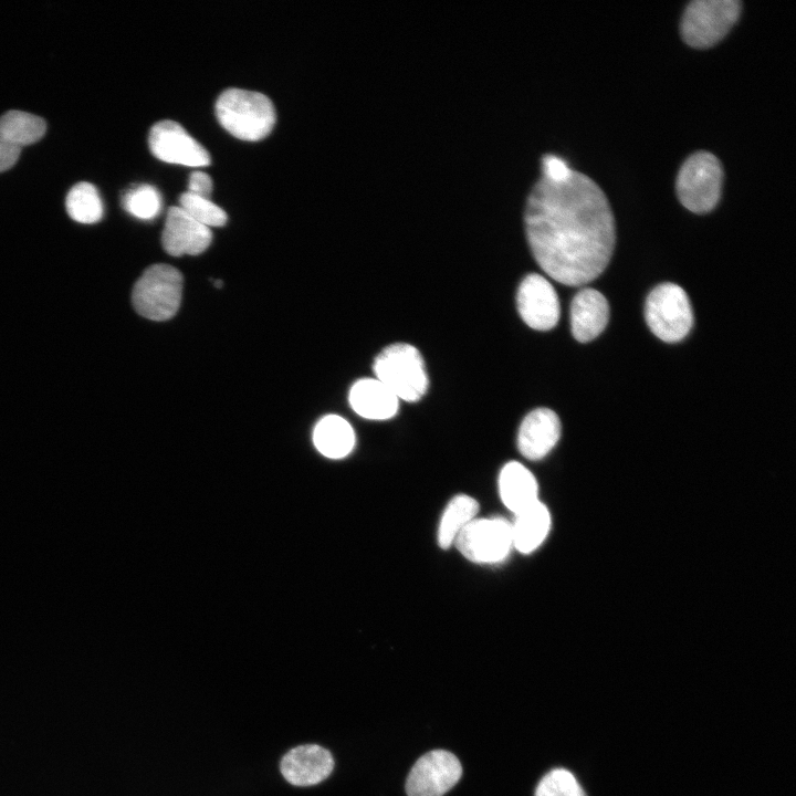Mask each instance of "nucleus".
<instances>
[{"label": "nucleus", "instance_id": "nucleus-11", "mask_svg": "<svg viewBox=\"0 0 796 796\" xmlns=\"http://www.w3.org/2000/svg\"><path fill=\"white\" fill-rule=\"evenodd\" d=\"M520 316L531 328L552 329L559 320V301L551 282L541 274H527L517 289Z\"/></svg>", "mask_w": 796, "mask_h": 796}, {"label": "nucleus", "instance_id": "nucleus-9", "mask_svg": "<svg viewBox=\"0 0 796 796\" xmlns=\"http://www.w3.org/2000/svg\"><path fill=\"white\" fill-rule=\"evenodd\" d=\"M458 757L444 750L422 755L412 766L406 781L408 796H443L461 778Z\"/></svg>", "mask_w": 796, "mask_h": 796}, {"label": "nucleus", "instance_id": "nucleus-14", "mask_svg": "<svg viewBox=\"0 0 796 796\" xmlns=\"http://www.w3.org/2000/svg\"><path fill=\"white\" fill-rule=\"evenodd\" d=\"M562 426L558 416L548 408H537L523 419L517 433L520 453L530 460L547 455L559 440Z\"/></svg>", "mask_w": 796, "mask_h": 796}, {"label": "nucleus", "instance_id": "nucleus-20", "mask_svg": "<svg viewBox=\"0 0 796 796\" xmlns=\"http://www.w3.org/2000/svg\"><path fill=\"white\" fill-rule=\"evenodd\" d=\"M479 503L475 499L458 494L447 504L438 527V544L447 549L459 533L476 517Z\"/></svg>", "mask_w": 796, "mask_h": 796}, {"label": "nucleus", "instance_id": "nucleus-5", "mask_svg": "<svg viewBox=\"0 0 796 796\" xmlns=\"http://www.w3.org/2000/svg\"><path fill=\"white\" fill-rule=\"evenodd\" d=\"M723 170L711 153L698 151L681 166L675 181L680 202L694 213H706L715 208L721 197Z\"/></svg>", "mask_w": 796, "mask_h": 796}, {"label": "nucleus", "instance_id": "nucleus-19", "mask_svg": "<svg viewBox=\"0 0 796 796\" xmlns=\"http://www.w3.org/2000/svg\"><path fill=\"white\" fill-rule=\"evenodd\" d=\"M313 441L323 455L341 459L352 452L355 446V432L344 418L328 415L315 426Z\"/></svg>", "mask_w": 796, "mask_h": 796}, {"label": "nucleus", "instance_id": "nucleus-3", "mask_svg": "<svg viewBox=\"0 0 796 796\" xmlns=\"http://www.w3.org/2000/svg\"><path fill=\"white\" fill-rule=\"evenodd\" d=\"M376 378L399 400L416 402L427 392L429 380L420 352L412 345L395 343L374 360Z\"/></svg>", "mask_w": 796, "mask_h": 796}, {"label": "nucleus", "instance_id": "nucleus-1", "mask_svg": "<svg viewBox=\"0 0 796 796\" xmlns=\"http://www.w3.org/2000/svg\"><path fill=\"white\" fill-rule=\"evenodd\" d=\"M524 226L537 264L569 286L599 276L615 248V219L603 190L552 154L542 158V176L526 199Z\"/></svg>", "mask_w": 796, "mask_h": 796}, {"label": "nucleus", "instance_id": "nucleus-22", "mask_svg": "<svg viewBox=\"0 0 796 796\" xmlns=\"http://www.w3.org/2000/svg\"><path fill=\"white\" fill-rule=\"evenodd\" d=\"M65 208L80 223H94L102 219L104 207L97 189L90 182L75 184L67 192Z\"/></svg>", "mask_w": 796, "mask_h": 796}, {"label": "nucleus", "instance_id": "nucleus-4", "mask_svg": "<svg viewBox=\"0 0 796 796\" xmlns=\"http://www.w3.org/2000/svg\"><path fill=\"white\" fill-rule=\"evenodd\" d=\"M182 275L165 263L147 268L136 281L132 302L136 312L153 321H166L178 311L182 295Z\"/></svg>", "mask_w": 796, "mask_h": 796}, {"label": "nucleus", "instance_id": "nucleus-21", "mask_svg": "<svg viewBox=\"0 0 796 796\" xmlns=\"http://www.w3.org/2000/svg\"><path fill=\"white\" fill-rule=\"evenodd\" d=\"M45 129L44 119L28 112L12 109L0 117V135L21 148L40 140Z\"/></svg>", "mask_w": 796, "mask_h": 796}, {"label": "nucleus", "instance_id": "nucleus-17", "mask_svg": "<svg viewBox=\"0 0 796 796\" xmlns=\"http://www.w3.org/2000/svg\"><path fill=\"white\" fill-rule=\"evenodd\" d=\"M499 490L503 504L514 514L538 500V485L533 473L516 461L502 468Z\"/></svg>", "mask_w": 796, "mask_h": 796}, {"label": "nucleus", "instance_id": "nucleus-28", "mask_svg": "<svg viewBox=\"0 0 796 796\" xmlns=\"http://www.w3.org/2000/svg\"><path fill=\"white\" fill-rule=\"evenodd\" d=\"M212 283H213V285H216L217 287H221V286H222V281H220V280L212 281Z\"/></svg>", "mask_w": 796, "mask_h": 796}, {"label": "nucleus", "instance_id": "nucleus-10", "mask_svg": "<svg viewBox=\"0 0 796 796\" xmlns=\"http://www.w3.org/2000/svg\"><path fill=\"white\" fill-rule=\"evenodd\" d=\"M148 144L153 155L166 163L190 167L210 164V156L177 122L160 121L149 132Z\"/></svg>", "mask_w": 796, "mask_h": 796}, {"label": "nucleus", "instance_id": "nucleus-15", "mask_svg": "<svg viewBox=\"0 0 796 796\" xmlns=\"http://www.w3.org/2000/svg\"><path fill=\"white\" fill-rule=\"evenodd\" d=\"M609 321V305L597 290L586 287L574 296L570 304V329L580 343L595 339L604 332Z\"/></svg>", "mask_w": 796, "mask_h": 796}, {"label": "nucleus", "instance_id": "nucleus-24", "mask_svg": "<svg viewBox=\"0 0 796 796\" xmlns=\"http://www.w3.org/2000/svg\"><path fill=\"white\" fill-rule=\"evenodd\" d=\"M179 203V207L192 219L208 228L221 227L227 222L224 210L213 203L210 198L186 191L181 193Z\"/></svg>", "mask_w": 796, "mask_h": 796}, {"label": "nucleus", "instance_id": "nucleus-7", "mask_svg": "<svg viewBox=\"0 0 796 796\" xmlns=\"http://www.w3.org/2000/svg\"><path fill=\"white\" fill-rule=\"evenodd\" d=\"M645 316L651 332L661 341L683 339L693 325V314L684 290L674 283H662L647 297Z\"/></svg>", "mask_w": 796, "mask_h": 796}, {"label": "nucleus", "instance_id": "nucleus-18", "mask_svg": "<svg viewBox=\"0 0 796 796\" xmlns=\"http://www.w3.org/2000/svg\"><path fill=\"white\" fill-rule=\"evenodd\" d=\"M514 515V522L511 523L513 547L520 553L530 554L545 541L549 532V511L537 500Z\"/></svg>", "mask_w": 796, "mask_h": 796}, {"label": "nucleus", "instance_id": "nucleus-23", "mask_svg": "<svg viewBox=\"0 0 796 796\" xmlns=\"http://www.w3.org/2000/svg\"><path fill=\"white\" fill-rule=\"evenodd\" d=\"M122 203L124 209L132 216L143 220H150L159 213L161 198L155 187L138 185L125 191Z\"/></svg>", "mask_w": 796, "mask_h": 796}, {"label": "nucleus", "instance_id": "nucleus-27", "mask_svg": "<svg viewBox=\"0 0 796 796\" xmlns=\"http://www.w3.org/2000/svg\"><path fill=\"white\" fill-rule=\"evenodd\" d=\"M21 147L0 135V172L10 169L18 160Z\"/></svg>", "mask_w": 796, "mask_h": 796}, {"label": "nucleus", "instance_id": "nucleus-13", "mask_svg": "<svg viewBox=\"0 0 796 796\" xmlns=\"http://www.w3.org/2000/svg\"><path fill=\"white\" fill-rule=\"evenodd\" d=\"M332 754L317 744H304L289 751L280 763L283 777L295 786H312L329 776Z\"/></svg>", "mask_w": 796, "mask_h": 796}, {"label": "nucleus", "instance_id": "nucleus-2", "mask_svg": "<svg viewBox=\"0 0 796 796\" xmlns=\"http://www.w3.org/2000/svg\"><path fill=\"white\" fill-rule=\"evenodd\" d=\"M216 115L226 130L242 140H260L275 124V111L269 97L242 88L223 91L216 102Z\"/></svg>", "mask_w": 796, "mask_h": 796}, {"label": "nucleus", "instance_id": "nucleus-6", "mask_svg": "<svg viewBox=\"0 0 796 796\" xmlns=\"http://www.w3.org/2000/svg\"><path fill=\"white\" fill-rule=\"evenodd\" d=\"M739 0H695L688 4L681 21L684 42L706 49L722 40L741 14Z\"/></svg>", "mask_w": 796, "mask_h": 796}, {"label": "nucleus", "instance_id": "nucleus-25", "mask_svg": "<svg viewBox=\"0 0 796 796\" xmlns=\"http://www.w3.org/2000/svg\"><path fill=\"white\" fill-rule=\"evenodd\" d=\"M535 796H586V794L569 771L555 768L540 781Z\"/></svg>", "mask_w": 796, "mask_h": 796}, {"label": "nucleus", "instance_id": "nucleus-16", "mask_svg": "<svg viewBox=\"0 0 796 796\" xmlns=\"http://www.w3.org/2000/svg\"><path fill=\"white\" fill-rule=\"evenodd\" d=\"M348 400L353 410L363 418L387 420L399 407V399L377 378H362L350 388Z\"/></svg>", "mask_w": 796, "mask_h": 796}, {"label": "nucleus", "instance_id": "nucleus-12", "mask_svg": "<svg viewBox=\"0 0 796 796\" xmlns=\"http://www.w3.org/2000/svg\"><path fill=\"white\" fill-rule=\"evenodd\" d=\"M212 240L210 228L192 219L179 206L170 207L161 234V243L174 256L203 252Z\"/></svg>", "mask_w": 796, "mask_h": 796}, {"label": "nucleus", "instance_id": "nucleus-8", "mask_svg": "<svg viewBox=\"0 0 796 796\" xmlns=\"http://www.w3.org/2000/svg\"><path fill=\"white\" fill-rule=\"evenodd\" d=\"M453 544L473 563L502 562L513 548L511 523L503 517H475L459 533Z\"/></svg>", "mask_w": 796, "mask_h": 796}, {"label": "nucleus", "instance_id": "nucleus-26", "mask_svg": "<svg viewBox=\"0 0 796 796\" xmlns=\"http://www.w3.org/2000/svg\"><path fill=\"white\" fill-rule=\"evenodd\" d=\"M188 188V191L191 193L205 198H210L212 191V180L208 174L200 170H195L190 174Z\"/></svg>", "mask_w": 796, "mask_h": 796}]
</instances>
